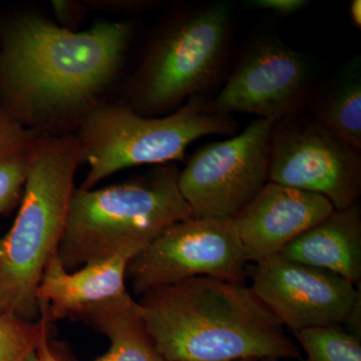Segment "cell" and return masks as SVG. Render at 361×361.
Instances as JSON below:
<instances>
[{
    "label": "cell",
    "instance_id": "obj_11",
    "mask_svg": "<svg viewBox=\"0 0 361 361\" xmlns=\"http://www.w3.org/2000/svg\"><path fill=\"white\" fill-rule=\"evenodd\" d=\"M251 289L293 334L345 323L360 295L348 280L277 255L255 263Z\"/></svg>",
    "mask_w": 361,
    "mask_h": 361
},
{
    "label": "cell",
    "instance_id": "obj_16",
    "mask_svg": "<svg viewBox=\"0 0 361 361\" xmlns=\"http://www.w3.org/2000/svg\"><path fill=\"white\" fill-rule=\"evenodd\" d=\"M82 320L110 339L108 353L96 361H167L149 338L130 293L94 308Z\"/></svg>",
    "mask_w": 361,
    "mask_h": 361
},
{
    "label": "cell",
    "instance_id": "obj_3",
    "mask_svg": "<svg viewBox=\"0 0 361 361\" xmlns=\"http://www.w3.org/2000/svg\"><path fill=\"white\" fill-rule=\"evenodd\" d=\"M235 11L227 1L193 4L169 14L149 37L127 85V106L145 116L169 115L206 97L224 78Z\"/></svg>",
    "mask_w": 361,
    "mask_h": 361
},
{
    "label": "cell",
    "instance_id": "obj_1",
    "mask_svg": "<svg viewBox=\"0 0 361 361\" xmlns=\"http://www.w3.org/2000/svg\"><path fill=\"white\" fill-rule=\"evenodd\" d=\"M130 21L73 32L35 13L0 33V109L42 134H73L120 75L134 39Z\"/></svg>",
    "mask_w": 361,
    "mask_h": 361
},
{
    "label": "cell",
    "instance_id": "obj_13",
    "mask_svg": "<svg viewBox=\"0 0 361 361\" xmlns=\"http://www.w3.org/2000/svg\"><path fill=\"white\" fill-rule=\"evenodd\" d=\"M128 254L87 263L71 272L59 260L58 252L45 266L37 299L40 315L54 320L82 319L94 308L127 295Z\"/></svg>",
    "mask_w": 361,
    "mask_h": 361
},
{
    "label": "cell",
    "instance_id": "obj_4",
    "mask_svg": "<svg viewBox=\"0 0 361 361\" xmlns=\"http://www.w3.org/2000/svg\"><path fill=\"white\" fill-rule=\"evenodd\" d=\"M179 174L165 164L120 184L75 189L58 247L66 269L123 254L134 257L170 226L193 217Z\"/></svg>",
    "mask_w": 361,
    "mask_h": 361
},
{
    "label": "cell",
    "instance_id": "obj_22",
    "mask_svg": "<svg viewBox=\"0 0 361 361\" xmlns=\"http://www.w3.org/2000/svg\"><path fill=\"white\" fill-rule=\"evenodd\" d=\"M307 0H250L246 6L263 11H274L282 16H293L310 6Z\"/></svg>",
    "mask_w": 361,
    "mask_h": 361
},
{
    "label": "cell",
    "instance_id": "obj_27",
    "mask_svg": "<svg viewBox=\"0 0 361 361\" xmlns=\"http://www.w3.org/2000/svg\"><path fill=\"white\" fill-rule=\"evenodd\" d=\"M238 361H282L278 360H238Z\"/></svg>",
    "mask_w": 361,
    "mask_h": 361
},
{
    "label": "cell",
    "instance_id": "obj_14",
    "mask_svg": "<svg viewBox=\"0 0 361 361\" xmlns=\"http://www.w3.org/2000/svg\"><path fill=\"white\" fill-rule=\"evenodd\" d=\"M288 260L329 271L351 283L361 280V211L358 204L334 210L279 253Z\"/></svg>",
    "mask_w": 361,
    "mask_h": 361
},
{
    "label": "cell",
    "instance_id": "obj_20",
    "mask_svg": "<svg viewBox=\"0 0 361 361\" xmlns=\"http://www.w3.org/2000/svg\"><path fill=\"white\" fill-rule=\"evenodd\" d=\"M87 11H102L120 13H139L166 6L158 0H84Z\"/></svg>",
    "mask_w": 361,
    "mask_h": 361
},
{
    "label": "cell",
    "instance_id": "obj_6",
    "mask_svg": "<svg viewBox=\"0 0 361 361\" xmlns=\"http://www.w3.org/2000/svg\"><path fill=\"white\" fill-rule=\"evenodd\" d=\"M207 102L205 97H191L161 116L139 115L126 104H97L73 133L82 164L89 167L80 189H94L126 169L183 161L188 147L200 137L234 134L238 130L234 118L209 113Z\"/></svg>",
    "mask_w": 361,
    "mask_h": 361
},
{
    "label": "cell",
    "instance_id": "obj_25",
    "mask_svg": "<svg viewBox=\"0 0 361 361\" xmlns=\"http://www.w3.org/2000/svg\"><path fill=\"white\" fill-rule=\"evenodd\" d=\"M25 361H59L58 358L52 355L47 345V339L42 344L37 353L28 357Z\"/></svg>",
    "mask_w": 361,
    "mask_h": 361
},
{
    "label": "cell",
    "instance_id": "obj_12",
    "mask_svg": "<svg viewBox=\"0 0 361 361\" xmlns=\"http://www.w3.org/2000/svg\"><path fill=\"white\" fill-rule=\"evenodd\" d=\"M334 211L320 195L267 182L233 221L247 261L257 263L279 254Z\"/></svg>",
    "mask_w": 361,
    "mask_h": 361
},
{
    "label": "cell",
    "instance_id": "obj_15",
    "mask_svg": "<svg viewBox=\"0 0 361 361\" xmlns=\"http://www.w3.org/2000/svg\"><path fill=\"white\" fill-rule=\"evenodd\" d=\"M306 108L323 127L361 152V61L353 59L331 80L311 90Z\"/></svg>",
    "mask_w": 361,
    "mask_h": 361
},
{
    "label": "cell",
    "instance_id": "obj_17",
    "mask_svg": "<svg viewBox=\"0 0 361 361\" xmlns=\"http://www.w3.org/2000/svg\"><path fill=\"white\" fill-rule=\"evenodd\" d=\"M40 135L0 109V217L20 203Z\"/></svg>",
    "mask_w": 361,
    "mask_h": 361
},
{
    "label": "cell",
    "instance_id": "obj_18",
    "mask_svg": "<svg viewBox=\"0 0 361 361\" xmlns=\"http://www.w3.org/2000/svg\"><path fill=\"white\" fill-rule=\"evenodd\" d=\"M293 334L305 353L300 361H361L360 337L339 325L315 327Z\"/></svg>",
    "mask_w": 361,
    "mask_h": 361
},
{
    "label": "cell",
    "instance_id": "obj_10",
    "mask_svg": "<svg viewBox=\"0 0 361 361\" xmlns=\"http://www.w3.org/2000/svg\"><path fill=\"white\" fill-rule=\"evenodd\" d=\"M312 82L313 66L307 56L277 37H258L244 47L222 90L208 99L206 109L278 122L304 113Z\"/></svg>",
    "mask_w": 361,
    "mask_h": 361
},
{
    "label": "cell",
    "instance_id": "obj_5",
    "mask_svg": "<svg viewBox=\"0 0 361 361\" xmlns=\"http://www.w3.org/2000/svg\"><path fill=\"white\" fill-rule=\"evenodd\" d=\"M80 164L73 134L40 135L20 211L11 229L0 238V267L13 314L26 320L39 319L37 286L45 266L58 252Z\"/></svg>",
    "mask_w": 361,
    "mask_h": 361
},
{
    "label": "cell",
    "instance_id": "obj_24",
    "mask_svg": "<svg viewBox=\"0 0 361 361\" xmlns=\"http://www.w3.org/2000/svg\"><path fill=\"white\" fill-rule=\"evenodd\" d=\"M360 313L361 296L358 297L357 300H356L353 310H351L350 313H349L348 320H346L345 322L349 325V329L351 330L350 334H355V336L360 337V338L361 334Z\"/></svg>",
    "mask_w": 361,
    "mask_h": 361
},
{
    "label": "cell",
    "instance_id": "obj_9",
    "mask_svg": "<svg viewBox=\"0 0 361 361\" xmlns=\"http://www.w3.org/2000/svg\"><path fill=\"white\" fill-rule=\"evenodd\" d=\"M272 125L257 118L241 134L204 145L190 157L178 185L193 217L233 219L265 186Z\"/></svg>",
    "mask_w": 361,
    "mask_h": 361
},
{
    "label": "cell",
    "instance_id": "obj_26",
    "mask_svg": "<svg viewBox=\"0 0 361 361\" xmlns=\"http://www.w3.org/2000/svg\"><path fill=\"white\" fill-rule=\"evenodd\" d=\"M349 16L353 21V25L360 30L361 26V1L360 0H353L349 4Z\"/></svg>",
    "mask_w": 361,
    "mask_h": 361
},
{
    "label": "cell",
    "instance_id": "obj_19",
    "mask_svg": "<svg viewBox=\"0 0 361 361\" xmlns=\"http://www.w3.org/2000/svg\"><path fill=\"white\" fill-rule=\"evenodd\" d=\"M49 320L40 315L32 322L20 316H0V361H25L47 339Z\"/></svg>",
    "mask_w": 361,
    "mask_h": 361
},
{
    "label": "cell",
    "instance_id": "obj_8",
    "mask_svg": "<svg viewBox=\"0 0 361 361\" xmlns=\"http://www.w3.org/2000/svg\"><path fill=\"white\" fill-rule=\"evenodd\" d=\"M268 182L324 197L334 210L357 204L361 154L310 115L273 123Z\"/></svg>",
    "mask_w": 361,
    "mask_h": 361
},
{
    "label": "cell",
    "instance_id": "obj_7",
    "mask_svg": "<svg viewBox=\"0 0 361 361\" xmlns=\"http://www.w3.org/2000/svg\"><path fill=\"white\" fill-rule=\"evenodd\" d=\"M247 263L233 219L192 217L170 226L135 254L127 278L139 296L195 277L245 283Z\"/></svg>",
    "mask_w": 361,
    "mask_h": 361
},
{
    "label": "cell",
    "instance_id": "obj_21",
    "mask_svg": "<svg viewBox=\"0 0 361 361\" xmlns=\"http://www.w3.org/2000/svg\"><path fill=\"white\" fill-rule=\"evenodd\" d=\"M52 9L56 20L63 27L71 30L70 26L75 25L82 16L87 13L84 2L73 0H52Z\"/></svg>",
    "mask_w": 361,
    "mask_h": 361
},
{
    "label": "cell",
    "instance_id": "obj_23",
    "mask_svg": "<svg viewBox=\"0 0 361 361\" xmlns=\"http://www.w3.org/2000/svg\"><path fill=\"white\" fill-rule=\"evenodd\" d=\"M13 314V303H11V294L7 286L4 271L0 267V316L4 314Z\"/></svg>",
    "mask_w": 361,
    "mask_h": 361
},
{
    "label": "cell",
    "instance_id": "obj_2",
    "mask_svg": "<svg viewBox=\"0 0 361 361\" xmlns=\"http://www.w3.org/2000/svg\"><path fill=\"white\" fill-rule=\"evenodd\" d=\"M137 303L167 361L300 358L283 325L245 283L190 278L145 292Z\"/></svg>",
    "mask_w": 361,
    "mask_h": 361
}]
</instances>
